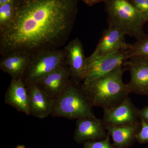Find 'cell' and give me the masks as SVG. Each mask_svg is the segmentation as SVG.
<instances>
[{
	"mask_svg": "<svg viewBox=\"0 0 148 148\" xmlns=\"http://www.w3.org/2000/svg\"><path fill=\"white\" fill-rule=\"evenodd\" d=\"M66 64L64 49L40 51L31 56L27 71L22 79L26 85L36 83L44 77Z\"/></svg>",
	"mask_w": 148,
	"mask_h": 148,
	"instance_id": "obj_5",
	"label": "cell"
},
{
	"mask_svg": "<svg viewBox=\"0 0 148 148\" xmlns=\"http://www.w3.org/2000/svg\"><path fill=\"white\" fill-rule=\"evenodd\" d=\"M107 3L108 26L116 27L137 40L147 36L143 29L147 20L132 3L128 0H108Z\"/></svg>",
	"mask_w": 148,
	"mask_h": 148,
	"instance_id": "obj_4",
	"label": "cell"
},
{
	"mask_svg": "<svg viewBox=\"0 0 148 148\" xmlns=\"http://www.w3.org/2000/svg\"><path fill=\"white\" fill-rule=\"evenodd\" d=\"M125 69L120 66L109 73L82 86L92 106L111 108L129 97L126 84L123 80Z\"/></svg>",
	"mask_w": 148,
	"mask_h": 148,
	"instance_id": "obj_2",
	"label": "cell"
},
{
	"mask_svg": "<svg viewBox=\"0 0 148 148\" xmlns=\"http://www.w3.org/2000/svg\"><path fill=\"white\" fill-rule=\"evenodd\" d=\"M82 84L71 79L64 91L54 100L51 116L70 120L94 115Z\"/></svg>",
	"mask_w": 148,
	"mask_h": 148,
	"instance_id": "obj_3",
	"label": "cell"
},
{
	"mask_svg": "<svg viewBox=\"0 0 148 148\" xmlns=\"http://www.w3.org/2000/svg\"><path fill=\"white\" fill-rule=\"evenodd\" d=\"M5 102L20 112L30 115L29 96L26 84L22 79H11L5 95Z\"/></svg>",
	"mask_w": 148,
	"mask_h": 148,
	"instance_id": "obj_14",
	"label": "cell"
},
{
	"mask_svg": "<svg viewBox=\"0 0 148 148\" xmlns=\"http://www.w3.org/2000/svg\"><path fill=\"white\" fill-rule=\"evenodd\" d=\"M14 15L13 0L0 5V30L7 27L13 19Z\"/></svg>",
	"mask_w": 148,
	"mask_h": 148,
	"instance_id": "obj_18",
	"label": "cell"
},
{
	"mask_svg": "<svg viewBox=\"0 0 148 148\" xmlns=\"http://www.w3.org/2000/svg\"><path fill=\"white\" fill-rule=\"evenodd\" d=\"M13 19L0 30L1 56L17 52L31 56L65 45L75 21V0H13Z\"/></svg>",
	"mask_w": 148,
	"mask_h": 148,
	"instance_id": "obj_1",
	"label": "cell"
},
{
	"mask_svg": "<svg viewBox=\"0 0 148 148\" xmlns=\"http://www.w3.org/2000/svg\"><path fill=\"white\" fill-rule=\"evenodd\" d=\"M139 118L148 123V106H145L139 111Z\"/></svg>",
	"mask_w": 148,
	"mask_h": 148,
	"instance_id": "obj_22",
	"label": "cell"
},
{
	"mask_svg": "<svg viewBox=\"0 0 148 148\" xmlns=\"http://www.w3.org/2000/svg\"><path fill=\"white\" fill-rule=\"evenodd\" d=\"M140 121V129L136 136V139L139 143L148 142V123L142 120Z\"/></svg>",
	"mask_w": 148,
	"mask_h": 148,
	"instance_id": "obj_20",
	"label": "cell"
},
{
	"mask_svg": "<svg viewBox=\"0 0 148 148\" xmlns=\"http://www.w3.org/2000/svg\"><path fill=\"white\" fill-rule=\"evenodd\" d=\"M132 3L135 7L145 16L148 21V0H131Z\"/></svg>",
	"mask_w": 148,
	"mask_h": 148,
	"instance_id": "obj_21",
	"label": "cell"
},
{
	"mask_svg": "<svg viewBox=\"0 0 148 148\" xmlns=\"http://www.w3.org/2000/svg\"><path fill=\"white\" fill-rule=\"evenodd\" d=\"M76 126L74 136L78 143L97 141L107 136V130L103 120L95 115L77 119Z\"/></svg>",
	"mask_w": 148,
	"mask_h": 148,
	"instance_id": "obj_12",
	"label": "cell"
},
{
	"mask_svg": "<svg viewBox=\"0 0 148 148\" xmlns=\"http://www.w3.org/2000/svg\"><path fill=\"white\" fill-rule=\"evenodd\" d=\"M140 121L133 124L124 126H106L116 148H126L136 139V136L140 129Z\"/></svg>",
	"mask_w": 148,
	"mask_h": 148,
	"instance_id": "obj_16",
	"label": "cell"
},
{
	"mask_svg": "<svg viewBox=\"0 0 148 148\" xmlns=\"http://www.w3.org/2000/svg\"><path fill=\"white\" fill-rule=\"evenodd\" d=\"M26 85L29 96L30 115L40 119L51 115L54 100L35 84Z\"/></svg>",
	"mask_w": 148,
	"mask_h": 148,
	"instance_id": "obj_13",
	"label": "cell"
},
{
	"mask_svg": "<svg viewBox=\"0 0 148 148\" xmlns=\"http://www.w3.org/2000/svg\"><path fill=\"white\" fill-rule=\"evenodd\" d=\"M103 1V0H96V2H97L99 1ZM106 1H108V0H106Z\"/></svg>",
	"mask_w": 148,
	"mask_h": 148,
	"instance_id": "obj_26",
	"label": "cell"
},
{
	"mask_svg": "<svg viewBox=\"0 0 148 148\" xmlns=\"http://www.w3.org/2000/svg\"><path fill=\"white\" fill-rule=\"evenodd\" d=\"M84 1L88 4H92L96 2V0H84Z\"/></svg>",
	"mask_w": 148,
	"mask_h": 148,
	"instance_id": "obj_24",
	"label": "cell"
},
{
	"mask_svg": "<svg viewBox=\"0 0 148 148\" xmlns=\"http://www.w3.org/2000/svg\"><path fill=\"white\" fill-rule=\"evenodd\" d=\"M110 134L108 132L104 139L99 141H90L84 144V148H113L110 143Z\"/></svg>",
	"mask_w": 148,
	"mask_h": 148,
	"instance_id": "obj_19",
	"label": "cell"
},
{
	"mask_svg": "<svg viewBox=\"0 0 148 148\" xmlns=\"http://www.w3.org/2000/svg\"><path fill=\"white\" fill-rule=\"evenodd\" d=\"M127 56L128 59L136 58L148 59V36L132 44L131 49L127 51Z\"/></svg>",
	"mask_w": 148,
	"mask_h": 148,
	"instance_id": "obj_17",
	"label": "cell"
},
{
	"mask_svg": "<svg viewBox=\"0 0 148 148\" xmlns=\"http://www.w3.org/2000/svg\"><path fill=\"white\" fill-rule=\"evenodd\" d=\"M30 55L21 52H14L2 56L0 69L8 74L12 79H22L30 59Z\"/></svg>",
	"mask_w": 148,
	"mask_h": 148,
	"instance_id": "obj_15",
	"label": "cell"
},
{
	"mask_svg": "<svg viewBox=\"0 0 148 148\" xmlns=\"http://www.w3.org/2000/svg\"><path fill=\"white\" fill-rule=\"evenodd\" d=\"M71 79L70 71L66 64L44 77L35 84L54 100L64 91Z\"/></svg>",
	"mask_w": 148,
	"mask_h": 148,
	"instance_id": "obj_11",
	"label": "cell"
},
{
	"mask_svg": "<svg viewBox=\"0 0 148 148\" xmlns=\"http://www.w3.org/2000/svg\"><path fill=\"white\" fill-rule=\"evenodd\" d=\"M125 36V34L119 29L108 26L103 32L93 53L104 56L116 51L130 50L132 44L126 42Z\"/></svg>",
	"mask_w": 148,
	"mask_h": 148,
	"instance_id": "obj_10",
	"label": "cell"
},
{
	"mask_svg": "<svg viewBox=\"0 0 148 148\" xmlns=\"http://www.w3.org/2000/svg\"><path fill=\"white\" fill-rule=\"evenodd\" d=\"M127 59V51H116L104 56L92 53L87 58L86 75L82 84H87L110 73L122 66Z\"/></svg>",
	"mask_w": 148,
	"mask_h": 148,
	"instance_id": "obj_6",
	"label": "cell"
},
{
	"mask_svg": "<svg viewBox=\"0 0 148 148\" xmlns=\"http://www.w3.org/2000/svg\"><path fill=\"white\" fill-rule=\"evenodd\" d=\"M64 49L71 79L77 82H83L86 75L87 58L85 56L82 43L79 39L75 38L70 42Z\"/></svg>",
	"mask_w": 148,
	"mask_h": 148,
	"instance_id": "obj_9",
	"label": "cell"
},
{
	"mask_svg": "<svg viewBox=\"0 0 148 148\" xmlns=\"http://www.w3.org/2000/svg\"><path fill=\"white\" fill-rule=\"evenodd\" d=\"M103 123L106 126H124L140 121L139 111L129 97L116 106L104 109Z\"/></svg>",
	"mask_w": 148,
	"mask_h": 148,
	"instance_id": "obj_7",
	"label": "cell"
},
{
	"mask_svg": "<svg viewBox=\"0 0 148 148\" xmlns=\"http://www.w3.org/2000/svg\"><path fill=\"white\" fill-rule=\"evenodd\" d=\"M16 148H25V147L23 146H18V147H16Z\"/></svg>",
	"mask_w": 148,
	"mask_h": 148,
	"instance_id": "obj_25",
	"label": "cell"
},
{
	"mask_svg": "<svg viewBox=\"0 0 148 148\" xmlns=\"http://www.w3.org/2000/svg\"><path fill=\"white\" fill-rule=\"evenodd\" d=\"M122 66L130 73V81L126 84L130 93L148 96V59L130 58L125 61Z\"/></svg>",
	"mask_w": 148,
	"mask_h": 148,
	"instance_id": "obj_8",
	"label": "cell"
},
{
	"mask_svg": "<svg viewBox=\"0 0 148 148\" xmlns=\"http://www.w3.org/2000/svg\"><path fill=\"white\" fill-rule=\"evenodd\" d=\"M13 0H0V5L10 2Z\"/></svg>",
	"mask_w": 148,
	"mask_h": 148,
	"instance_id": "obj_23",
	"label": "cell"
}]
</instances>
